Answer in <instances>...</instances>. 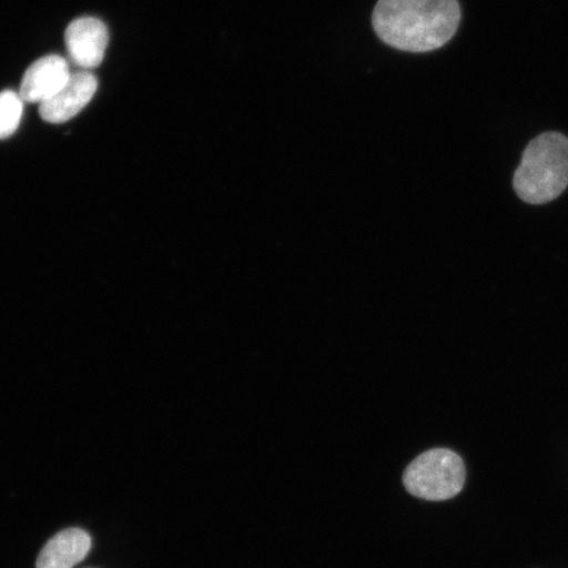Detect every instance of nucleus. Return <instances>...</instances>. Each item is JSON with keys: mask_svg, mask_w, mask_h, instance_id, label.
Here are the masks:
<instances>
[{"mask_svg": "<svg viewBox=\"0 0 568 568\" xmlns=\"http://www.w3.org/2000/svg\"><path fill=\"white\" fill-rule=\"evenodd\" d=\"M109 30L102 20L81 18L71 21L65 32L70 60L83 70L101 65L109 47Z\"/></svg>", "mask_w": 568, "mask_h": 568, "instance_id": "nucleus-5", "label": "nucleus"}, {"mask_svg": "<svg viewBox=\"0 0 568 568\" xmlns=\"http://www.w3.org/2000/svg\"><path fill=\"white\" fill-rule=\"evenodd\" d=\"M91 549V537L80 528H69L55 535L42 548L36 568H74Z\"/></svg>", "mask_w": 568, "mask_h": 568, "instance_id": "nucleus-7", "label": "nucleus"}, {"mask_svg": "<svg viewBox=\"0 0 568 568\" xmlns=\"http://www.w3.org/2000/svg\"><path fill=\"white\" fill-rule=\"evenodd\" d=\"M23 111L24 101L19 92H0V140L9 139L18 131Z\"/></svg>", "mask_w": 568, "mask_h": 568, "instance_id": "nucleus-8", "label": "nucleus"}, {"mask_svg": "<svg viewBox=\"0 0 568 568\" xmlns=\"http://www.w3.org/2000/svg\"><path fill=\"white\" fill-rule=\"evenodd\" d=\"M466 468L457 453L433 449L418 456L407 467L403 481L407 491L418 499L444 501L464 489Z\"/></svg>", "mask_w": 568, "mask_h": 568, "instance_id": "nucleus-3", "label": "nucleus"}, {"mask_svg": "<svg viewBox=\"0 0 568 568\" xmlns=\"http://www.w3.org/2000/svg\"><path fill=\"white\" fill-rule=\"evenodd\" d=\"M70 77V67L63 57H42L26 71L19 94L24 103L42 104L65 87Z\"/></svg>", "mask_w": 568, "mask_h": 568, "instance_id": "nucleus-6", "label": "nucleus"}, {"mask_svg": "<svg viewBox=\"0 0 568 568\" xmlns=\"http://www.w3.org/2000/svg\"><path fill=\"white\" fill-rule=\"evenodd\" d=\"M514 186L529 204L549 203L562 194L568 186V139L551 132L532 140L516 170Z\"/></svg>", "mask_w": 568, "mask_h": 568, "instance_id": "nucleus-2", "label": "nucleus"}, {"mask_svg": "<svg viewBox=\"0 0 568 568\" xmlns=\"http://www.w3.org/2000/svg\"><path fill=\"white\" fill-rule=\"evenodd\" d=\"M373 28L385 44L409 53L436 51L458 31V0H379Z\"/></svg>", "mask_w": 568, "mask_h": 568, "instance_id": "nucleus-1", "label": "nucleus"}, {"mask_svg": "<svg viewBox=\"0 0 568 568\" xmlns=\"http://www.w3.org/2000/svg\"><path fill=\"white\" fill-rule=\"evenodd\" d=\"M97 90V77L90 71L71 73L65 87L49 101L40 104V116L47 123H67L84 110L95 97Z\"/></svg>", "mask_w": 568, "mask_h": 568, "instance_id": "nucleus-4", "label": "nucleus"}]
</instances>
